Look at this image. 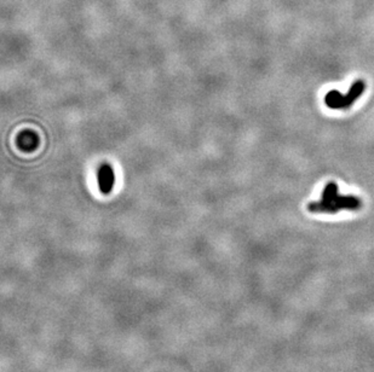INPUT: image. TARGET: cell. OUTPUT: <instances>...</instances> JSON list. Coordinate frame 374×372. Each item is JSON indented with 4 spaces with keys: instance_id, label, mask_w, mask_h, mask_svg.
<instances>
[{
    "instance_id": "cell-3",
    "label": "cell",
    "mask_w": 374,
    "mask_h": 372,
    "mask_svg": "<svg viewBox=\"0 0 374 372\" xmlns=\"http://www.w3.org/2000/svg\"><path fill=\"white\" fill-rule=\"evenodd\" d=\"M97 178H98L99 190L103 193L111 192V190L113 188L114 185V172L108 163H103V165L99 167Z\"/></svg>"
},
{
    "instance_id": "cell-1",
    "label": "cell",
    "mask_w": 374,
    "mask_h": 372,
    "mask_svg": "<svg viewBox=\"0 0 374 372\" xmlns=\"http://www.w3.org/2000/svg\"><path fill=\"white\" fill-rule=\"evenodd\" d=\"M362 208V200L355 195H343L338 185L334 182H328L322 191L321 198L308 204V210L314 214L334 215L341 210H356Z\"/></svg>"
},
{
    "instance_id": "cell-2",
    "label": "cell",
    "mask_w": 374,
    "mask_h": 372,
    "mask_svg": "<svg viewBox=\"0 0 374 372\" xmlns=\"http://www.w3.org/2000/svg\"><path fill=\"white\" fill-rule=\"evenodd\" d=\"M366 89L365 82L358 80L356 82H354L353 86H351L350 91L346 94L336 91H329L325 95V103H326L327 107L329 109L333 110H348L353 107L354 103L358 99H360L361 95L363 94Z\"/></svg>"
}]
</instances>
